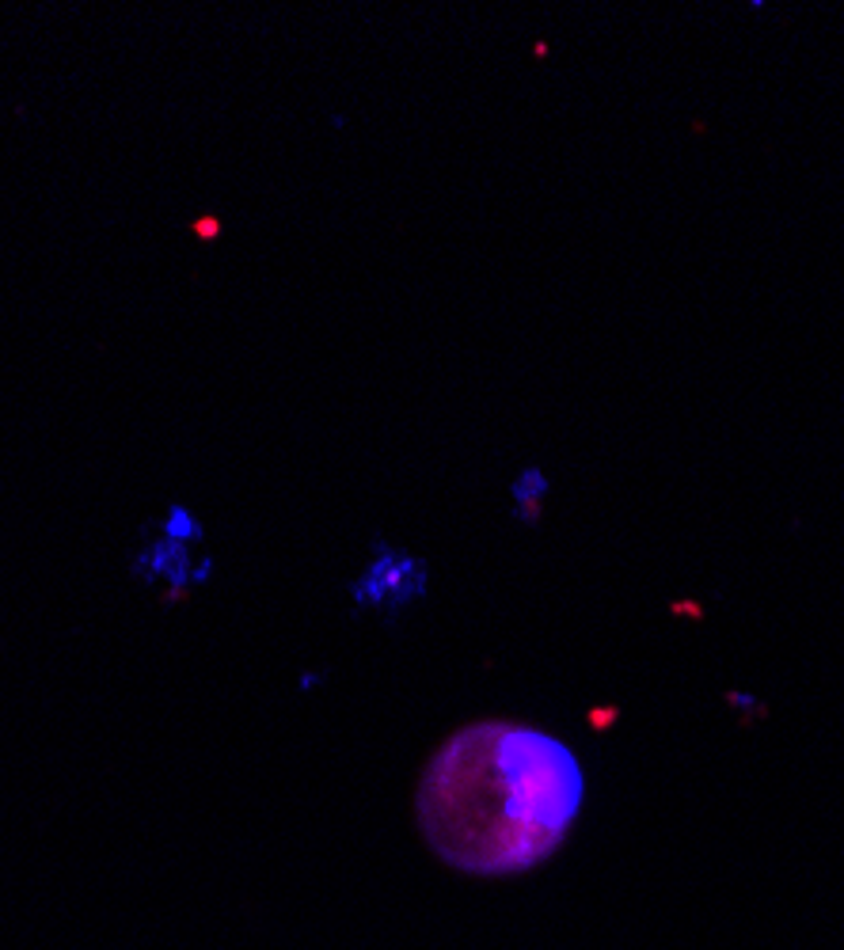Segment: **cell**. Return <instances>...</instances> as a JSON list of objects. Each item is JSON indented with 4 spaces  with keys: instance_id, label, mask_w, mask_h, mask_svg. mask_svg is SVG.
I'll use <instances>...</instances> for the list:
<instances>
[{
    "instance_id": "cell-1",
    "label": "cell",
    "mask_w": 844,
    "mask_h": 950,
    "mask_svg": "<svg viewBox=\"0 0 844 950\" xmlns=\"http://www.w3.org/2000/svg\"><path fill=\"white\" fill-rule=\"evenodd\" d=\"M586 798L578 757L521 722H472L422 768L415 814L453 871L518 874L567 840Z\"/></svg>"
},
{
    "instance_id": "cell-4",
    "label": "cell",
    "mask_w": 844,
    "mask_h": 950,
    "mask_svg": "<svg viewBox=\"0 0 844 950\" xmlns=\"http://www.w3.org/2000/svg\"><path fill=\"white\" fill-rule=\"evenodd\" d=\"M514 510H518L521 521H537L540 510H544V494H548V475L540 472V468H525V472L514 479Z\"/></svg>"
},
{
    "instance_id": "cell-2",
    "label": "cell",
    "mask_w": 844,
    "mask_h": 950,
    "mask_svg": "<svg viewBox=\"0 0 844 950\" xmlns=\"http://www.w3.org/2000/svg\"><path fill=\"white\" fill-rule=\"evenodd\" d=\"M426 597V563L419 555L377 540L362 574L350 582V601L362 612H377L384 620H400L411 605Z\"/></svg>"
},
{
    "instance_id": "cell-3",
    "label": "cell",
    "mask_w": 844,
    "mask_h": 950,
    "mask_svg": "<svg viewBox=\"0 0 844 950\" xmlns=\"http://www.w3.org/2000/svg\"><path fill=\"white\" fill-rule=\"evenodd\" d=\"M134 574L149 589H160L164 601H179L191 589H202L213 578V559L202 555V544L172 536L156 525L153 536L134 551Z\"/></svg>"
}]
</instances>
